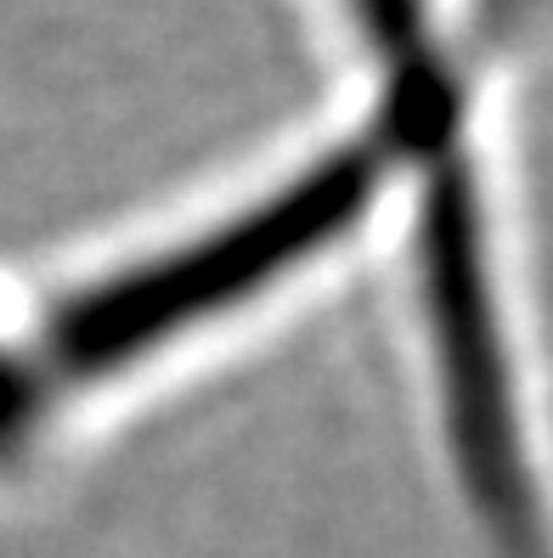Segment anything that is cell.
I'll return each mask as SVG.
<instances>
[{"label":"cell","mask_w":553,"mask_h":558,"mask_svg":"<svg viewBox=\"0 0 553 558\" xmlns=\"http://www.w3.org/2000/svg\"><path fill=\"white\" fill-rule=\"evenodd\" d=\"M339 12L350 17L356 40L378 57V85L384 80H435V74L464 69L474 57L441 35L435 0H339Z\"/></svg>","instance_id":"obj_1"},{"label":"cell","mask_w":553,"mask_h":558,"mask_svg":"<svg viewBox=\"0 0 553 558\" xmlns=\"http://www.w3.org/2000/svg\"><path fill=\"white\" fill-rule=\"evenodd\" d=\"M51 446L57 423L40 396L35 355H28V305L17 293H0V480L23 474Z\"/></svg>","instance_id":"obj_2"}]
</instances>
